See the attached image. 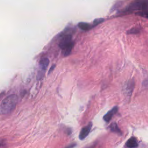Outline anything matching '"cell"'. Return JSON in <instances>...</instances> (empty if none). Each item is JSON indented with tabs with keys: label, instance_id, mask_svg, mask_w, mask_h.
<instances>
[{
	"label": "cell",
	"instance_id": "8fae6325",
	"mask_svg": "<svg viewBox=\"0 0 148 148\" xmlns=\"http://www.w3.org/2000/svg\"><path fill=\"white\" fill-rule=\"evenodd\" d=\"M104 21V19L103 18H98V19H96L94 20L93 21V26H96L98 24L102 23Z\"/></svg>",
	"mask_w": 148,
	"mask_h": 148
},
{
	"label": "cell",
	"instance_id": "ba28073f",
	"mask_svg": "<svg viewBox=\"0 0 148 148\" xmlns=\"http://www.w3.org/2000/svg\"><path fill=\"white\" fill-rule=\"evenodd\" d=\"M78 27L83 31L89 30L90 29H91L92 28V26L90 24H88L87 23H85V22L79 23Z\"/></svg>",
	"mask_w": 148,
	"mask_h": 148
},
{
	"label": "cell",
	"instance_id": "9c48e42d",
	"mask_svg": "<svg viewBox=\"0 0 148 148\" xmlns=\"http://www.w3.org/2000/svg\"><path fill=\"white\" fill-rule=\"evenodd\" d=\"M110 129L112 132L116 133L117 134H119L120 135H122V131L121 130V129L118 127L116 123H113L111 124V125L110 126Z\"/></svg>",
	"mask_w": 148,
	"mask_h": 148
},
{
	"label": "cell",
	"instance_id": "5b68a950",
	"mask_svg": "<svg viewBox=\"0 0 148 148\" xmlns=\"http://www.w3.org/2000/svg\"><path fill=\"white\" fill-rule=\"evenodd\" d=\"M117 110L118 108L117 106H115L112 109H110L107 113H106L104 116L103 119L104 120V121L106 122H109L112 119V118L113 117V116L117 113Z\"/></svg>",
	"mask_w": 148,
	"mask_h": 148
},
{
	"label": "cell",
	"instance_id": "6da1fadb",
	"mask_svg": "<svg viewBox=\"0 0 148 148\" xmlns=\"http://www.w3.org/2000/svg\"><path fill=\"white\" fill-rule=\"evenodd\" d=\"M18 102V97L16 94H11L1 102L0 112L1 115H7L11 113L16 108Z\"/></svg>",
	"mask_w": 148,
	"mask_h": 148
},
{
	"label": "cell",
	"instance_id": "7a4b0ae2",
	"mask_svg": "<svg viewBox=\"0 0 148 148\" xmlns=\"http://www.w3.org/2000/svg\"><path fill=\"white\" fill-rule=\"evenodd\" d=\"M58 46L62 49L64 56H68L74 46L72 35L70 34H63L61 37Z\"/></svg>",
	"mask_w": 148,
	"mask_h": 148
},
{
	"label": "cell",
	"instance_id": "30bf717a",
	"mask_svg": "<svg viewBox=\"0 0 148 148\" xmlns=\"http://www.w3.org/2000/svg\"><path fill=\"white\" fill-rule=\"evenodd\" d=\"M136 14L139 16H141V17H143L144 18L148 19V11H143L139 12L137 13Z\"/></svg>",
	"mask_w": 148,
	"mask_h": 148
},
{
	"label": "cell",
	"instance_id": "8992f818",
	"mask_svg": "<svg viewBox=\"0 0 148 148\" xmlns=\"http://www.w3.org/2000/svg\"><path fill=\"white\" fill-rule=\"evenodd\" d=\"M49 64V58L46 57L42 58L39 63L40 69L42 71H44L47 69Z\"/></svg>",
	"mask_w": 148,
	"mask_h": 148
},
{
	"label": "cell",
	"instance_id": "4fadbf2b",
	"mask_svg": "<svg viewBox=\"0 0 148 148\" xmlns=\"http://www.w3.org/2000/svg\"><path fill=\"white\" fill-rule=\"evenodd\" d=\"M55 67H56V66H55V64H53L52 67H51V68H50V70H49V74H50V72H52V71L53 70V69L55 68Z\"/></svg>",
	"mask_w": 148,
	"mask_h": 148
},
{
	"label": "cell",
	"instance_id": "277c9868",
	"mask_svg": "<svg viewBox=\"0 0 148 148\" xmlns=\"http://www.w3.org/2000/svg\"><path fill=\"white\" fill-rule=\"evenodd\" d=\"M92 123L90 122L88 125L82 129L79 136V138L80 140L85 139L88 136V135L89 134L92 127Z\"/></svg>",
	"mask_w": 148,
	"mask_h": 148
},
{
	"label": "cell",
	"instance_id": "52a82bcc",
	"mask_svg": "<svg viewBox=\"0 0 148 148\" xmlns=\"http://www.w3.org/2000/svg\"><path fill=\"white\" fill-rule=\"evenodd\" d=\"M138 143L137 142V139L135 137L130 138L126 142V146L128 147H138Z\"/></svg>",
	"mask_w": 148,
	"mask_h": 148
},
{
	"label": "cell",
	"instance_id": "7c38bea8",
	"mask_svg": "<svg viewBox=\"0 0 148 148\" xmlns=\"http://www.w3.org/2000/svg\"><path fill=\"white\" fill-rule=\"evenodd\" d=\"M138 32H139L138 28H133L131 29L130 31H128V34H134V33H137Z\"/></svg>",
	"mask_w": 148,
	"mask_h": 148
},
{
	"label": "cell",
	"instance_id": "3957f363",
	"mask_svg": "<svg viewBox=\"0 0 148 148\" xmlns=\"http://www.w3.org/2000/svg\"><path fill=\"white\" fill-rule=\"evenodd\" d=\"M148 9V0H137L130 4L126 9V12L145 11Z\"/></svg>",
	"mask_w": 148,
	"mask_h": 148
}]
</instances>
